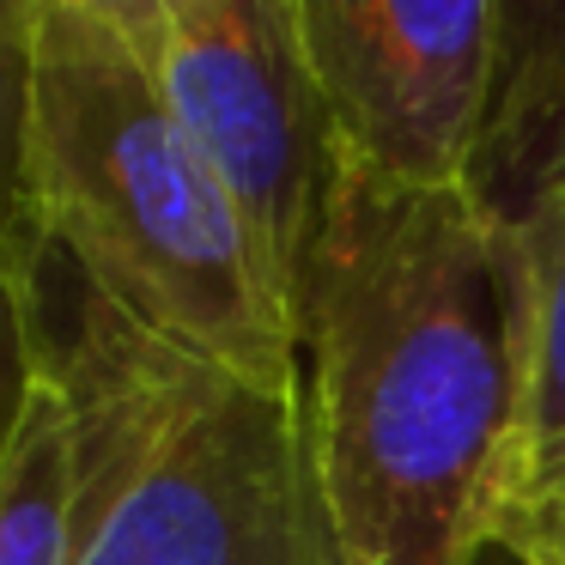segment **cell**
Listing matches in <instances>:
<instances>
[{"label": "cell", "instance_id": "6", "mask_svg": "<svg viewBox=\"0 0 565 565\" xmlns=\"http://www.w3.org/2000/svg\"><path fill=\"white\" fill-rule=\"evenodd\" d=\"M565 189V0H504L462 195L523 237Z\"/></svg>", "mask_w": 565, "mask_h": 565}, {"label": "cell", "instance_id": "7", "mask_svg": "<svg viewBox=\"0 0 565 565\" xmlns=\"http://www.w3.org/2000/svg\"><path fill=\"white\" fill-rule=\"evenodd\" d=\"M523 249V414L492 535L529 565H565V189Z\"/></svg>", "mask_w": 565, "mask_h": 565}, {"label": "cell", "instance_id": "2", "mask_svg": "<svg viewBox=\"0 0 565 565\" xmlns=\"http://www.w3.org/2000/svg\"><path fill=\"white\" fill-rule=\"evenodd\" d=\"M31 317L74 414V565H334L298 377L171 347L50 244Z\"/></svg>", "mask_w": 565, "mask_h": 565}, {"label": "cell", "instance_id": "5", "mask_svg": "<svg viewBox=\"0 0 565 565\" xmlns=\"http://www.w3.org/2000/svg\"><path fill=\"white\" fill-rule=\"evenodd\" d=\"M334 159L390 189L468 183L499 7L487 0H298Z\"/></svg>", "mask_w": 565, "mask_h": 565}, {"label": "cell", "instance_id": "3", "mask_svg": "<svg viewBox=\"0 0 565 565\" xmlns=\"http://www.w3.org/2000/svg\"><path fill=\"white\" fill-rule=\"evenodd\" d=\"M31 104L43 244L171 347L292 383V317L116 0H38Z\"/></svg>", "mask_w": 565, "mask_h": 565}, {"label": "cell", "instance_id": "9", "mask_svg": "<svg viewBox=\"0 0 565 565\" xmlns=\"http://www.w3.org/2000/svg\"><path fill=\"white\" fill-rule=\"evenodd\" d=\"M31 86H38V0H0V268L31 280L43 262L31 177Z\"/></svg>", "mask_w": 565, "mask_h": 565}, {"label": "cell", "instance_id": "4", "mask_svg": "<svg viewBox=\"0 0 565 565\" xmlns=\"http://www.w3.org/2000/svg\"><path fill=\"white\" fill-rule=\"evenodd\" d=\"M116 13L237 207L280 310L298 317L334 183V135L298 0H116Z\"/></svg>", "mask_w": 565, "mask_h": 565}, {"label": "cell", "instance_id": "1", "mask_svg": "<svg viewBox=\"0 0 565 565\" xmlns=\"http://www.w3.org/2000/svg\"><path fill=\"white\" fill-rule=\"evenodd\" d=\"M292 329L334 565H475L523 414L516 237L334 159Z\"/></svg>", "mask_w": 565, "mask_h": 565}, {"label": "cell", "instance_id": "8", "mask_svg": "<svg viewBox=\"0 0 565 565\" xmlns=\"http://www.w3.org/2000/svg\"><path fill=\"white\" fill-rule=\"evenodd\" d=\"M74 414L43 377L13 456L0 468V565H74Z\"/></svg>", "mask_w": 565, "mask_h": 565}, {"label": "cell", "instance_id": "10", "mask_svg": "<svg viewBox=\"0 0 565 565\" xmlns=\"http://www.w3.org/2000/svg\"><path fill=\"white\" fill-rule=\"evenodd\" d=\"M43 383V359H38V317H31V280L0 268V468L19 444L31 402Z\"/></svg>", "mask_w": 565, "mask_h": 565}, {"label": "cell", "instance_id": "11", "mask_svg": "<svg viewBox=\"0 0 565 565\" xmlns=\"http://www.w3.org/2000/svg\"><path fill=\"white\" fill-rule=\"evenodd\" d=\"M475 565H529V559H523V553H511L499 535H492L487 547H480V559H475Z\"/></svg>", "mask_w": 565, "mask_h": 565}]
</instances>
